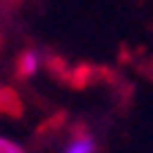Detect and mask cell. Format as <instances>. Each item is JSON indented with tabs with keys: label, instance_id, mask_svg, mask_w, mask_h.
Listing matches in <instances>:
<instances>
[{
	"label": "cell",
	"instance_id": "cell-3",
	"mask_svg": "<svg viewBox=\"0 0 153 153\" xmlns=\"http://www.w3.org/2000/svg\"><path fill=\"white\" fill-rule=\"evenodd\" d=\"M0 153H27V150L19 142H14L11 137H3V134H0Z\"/></svg>",
	"mask_w": 153,
	"mask_h": 153
},
{
	"label": "cell",
	"instance_id": "cell-2",
	"mask_svg": "<svg viewBox=\"0 0 153 153\" xmlns=\"http://www.w3.org/2000/svg\"><path fill=\"white\" fill-rule=\"evenodd\" d=\"M38 66H41V55L36 49H25L19 55V60H16V74L19 76H33L38 71Z\"/></svg>",
	"mask_w": 153,
	"mask_h": 153
},
{
	"label": "cell",
	"instance_id": "cell-1",
	"mask_svg": "<svg viewBox=\"0 0 153 153\" xmlns=\"http://www.w3.org/2000/svg\"><path fill=\"white\" fill-rule=\"evenodd\" d=\"M63 153H99V142H96L93 134L76 131V134H71V137L66 140Z\"/></svg>",
	"mask_w": 153,
	"mask_h": 153
}]
</instances>
